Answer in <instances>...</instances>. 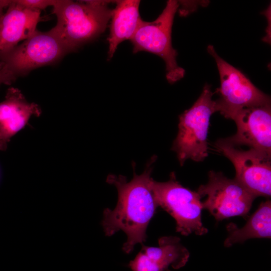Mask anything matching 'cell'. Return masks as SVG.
<instances>
[{"label":"cell","mask_w":271,"mask_h":271,"mask_svg":"<svg viewBox=\"0 0 271 271\" xmlns=\"http://www.w3.org/2000/svg\"><path fill=\"white\" fill-rule=\"evenodd\" d=\"M156 160L155 156L150 159L142 174L134 172L129 181L121 175L109 174L106 178L107 183L116 188L118 201L113 210H104L101 224L106 236H111L119 230L126 234L127 240L122 248L126 253L131 252L137 243L142 245L146 241L148 226L158 207L151 186Z\"/></svg>","instance_id":"6da1fadb"},{"label":"cell","mask_w":271,"mask_h":271,"mask_svg":"<svg viewBox=\"0 0 271 271\" xmlns=\"http://www.w3.org/2000/svg\"><path fill=\"white\" fill-rule=\"evenodd\" d=\"M109 1L56 0L53 13L57 24L51 30L68 53L94 40L106 29L112 10Z\"/></svg>","instance_id":"7a4b0ae2"},{"label":"cell","mask_w":271,"mask_h":271,"mask_svg":"<svg viewBox=\"0 0 271 271\" xmlns=\"http://www.w3.org/2000/svg\"><path fill=\"white\" fill-rule=\"evenodd\" d=\"M213 94L211 86L206 84L192 106L179 116L178 132L172 150L181 166L187 160L201 162L208 156L210 118L216 112Z\"/></svg>","instance_id":"3957f363"},{"label":"cell","mask_w":271,"mask_h":271,"mask_svg":"<svg viewBox=\"0 0 271 271\" xmlns=\"http://www.w3.org/2000/svg\"><path fill=\"white\" fill-rule=\"evenodd\" d=\"M179 7L178 1H168L162 12L155 20H142L130 40L133 53L148 52L159 56L164 61L166 79L171 84L183 78L185 74V70L177 63L178 53L172 43L173 21Z\"/></svg>","instance_id":"277c9868"},{"label":"cell","mask_w":271,"mask_h":271,"mask_svg":"<svg viewBox=\"0 0 271 271\" xmlns=\"http://www.w3.org/2000/svg\"><path fill=\"white\" fill-rule=\"evenodd\" d=\"M152 192L159 206L173 217L176 223V231L183 235L191 233L202 235L208 230L202 223L203 208L201 197L197 192L183 187L177 180L174 172L168 181L158 182L152 179Z\"/></svg>","instance_id":"5b68a950"},{"label":"cell","mask_w":271,"mask_h":271,"mask_svg":"<svg viewBox=\"0 0 271 271\" xmlns=\"http://www.w3.org/2000/svg\"><path fill=\"white\" fill-rule=\"evenodd\" d=\"M207 50L214 59L220 77V86L215 92L216 112L232 119L241 109L254 105L270 103V96L257 88L240 70L231 65L216 53L213 46Z\"/></svg>","instance_id":"8992f818"},{"label":"cell","mask_w":271,"mask_h":271,"mask_svg":"<svg viewBox=\"0 0 271 271\" xmlns=\"http://www.w3.org/2000/svg\"><path fill=\"white\" fill-rule=\"evenodd\" d=\"M202 203L217 221L231 217L247 216L256 198L235 179L227 178L222 173L210 171L208 181L198 188Z\"/></svg>","instance_id":"52a82bcc"},{"label":"cell","mask_w":271,"mask_h":271,"mask_svg":"<svg viewBox=\"0 0 271 271\" xmlns=\"http://www.w3.org/2000/svg\"><path fill=\"white\" fill-rule=\"evenodd\" d=\"M67 53L63 43L51 30L45 32L36 30L23 43L1 56L0 61L18 77L57 62Z\"/></svg>","instance_id":"ba28073f"},{"label":"cell","mask_w":271,"mask_h":271,"mask_svg":"<svg viewBox=\"0 0 271 271\" xmlns=\"http://www.w3.org/2000/svg\"><path fill=\"white\" fill-rule=\"evenodd\" d=\"M216 148L233 165L238 181L255 197L271 195V157L252 149L244 150L233 146L223 139L215 143Z\"/></svg>","instance_id":"9c48e42d"},{"label":"cell","mask_w":271,"mask_h":271,"mask_svg":"<svg viewBox=\"0 0 271 271\" xmlns=\"http://www.w3.org/2000/svg\"><path fill=\"white\" fill-rule=\"evenodd\" d=\"M232 120L236 125V132L223 139L225 142L234 147L247 146L271 157L270 103L244 108Z\"/></svg>","instance_id":"30bf717a"},{"label":"cell","mask_w":271,"mask_h":271,"mask_svg":"<svg viewBox=\"0 0 271 271\" xmlns=\"http://www.w3.org/2000/svg\"><path fill=\"white\" fill-rule=\"evenodd\" d=\"M157 247L142 244V248L128 263L132 271H165L179 269L188 261L190 253L176 236H163Z\"/></svg>","instance_id":"8fae6325"},{"label":"cell","mask_w":271,"mask_h":271,"mask_svg":"<svg viewBox=\"0 0 271 271\" xmlns=\"http://www.w3.org/2000/svg\"><path fill=\"white\" fill-rule=\"evenodd\" d=\"M40 15V11L25 8L12 0L0 17V57L34 34L41 20Z\"/></svg>","instance_id":"7c38bea8"},{"label":"cell","mask_w":271,"mask_h":271,"mask_svg":"<svg viewBox=\"0 0 271 271\" xmlns=\"http://www.w3.org/2000/svg\"><path fill=\"white\" fill-rule=\"evenodd\" d=\"M41 109L29 102L18 88L8 89L5 99L0 102V151H6L12 137L23 129L32 115L39 116Z\"/></svg>","instance_id":"4fadbf2b"},{"label":"cell","mask_w":271,"mask_h":271,"mask_svg":"<svg viewBox=\"0 0 271 271\" xmlns=\"http://www.w3.org/2000/svg\"><path fill=\"white\" fill-rule=\"evenodd\" d=\"M112 10L109 26L108 58H112L119 44L130 40L142 19L139 12L140 1H116Z\"/></svg>","instance_id":"5bb4252c"},{"label":"cell","mask_w":271,"mask_h":271,"mask_svg":"<svg viewBox=\"0 0 271 271\" xmlns=\"http://www.w3.org/2000/svg\"><path fill=\"white\" fill-rule=\"evenodd\" d=\"M229 234L224 241V246L230 247L236 243H241L254 238L271 237V202H262L257 210L250 216L245 225L241 228L228 225Z\"/></svg>","instance_id":"9a60e30c"},{"label":"cell","mask_w":271,"mask_h":271,"mask_svg":"<svg viewBox=\"0 0 271 271\" xmlns=\"http://www.w3.org/2000/svg\"><path fill=\"white\" fill-rule=\"evenodd\" d=\"M16 1L25 8L41 11L49 6H53L56 0H16Z\"/></svg>","instance_id":"2e32d148"},{"label":"cell","mask_w":271,"mask_h":271,"mask_svg":"<svg viewBox=\"0 0 271 271\" xmlns=\"http://www.w3.org/2000/svg\"><path fill=\"white\" fill-rule=\"evenodd\" d=\"M17 78L13 72L4 65L0 71V86L3 84L10 85Z\"/></svg>","instance_id":"e0dca14e"},{"label":"cell","mask_w":271,"mask_h":271,"mask_svg":"<svg viewBox=\"0 0 271 271\" xmlns=\"http://www.w3.org/2000/svg\"><path fill=\"white\" fill-rule=\"evenodd\" d=\"M12 0H0V17L4 14V10L8 8Z\"/></svg>","instance_id":"ac0fdd59"},{"label":"cell","mask_w":271,"mask_h":271,"mask_svg":"<svg viewBox=\"0 0 271 271\" xmlns=\"http://www.w3.org/2000/svg\"><path fill=\"white\" fill-rule=\"evenodd\" d=\"M4 66V63L0 61V71L3 68Z\"/></svg>","instance_id":"d6986e66"}]
</instances>
